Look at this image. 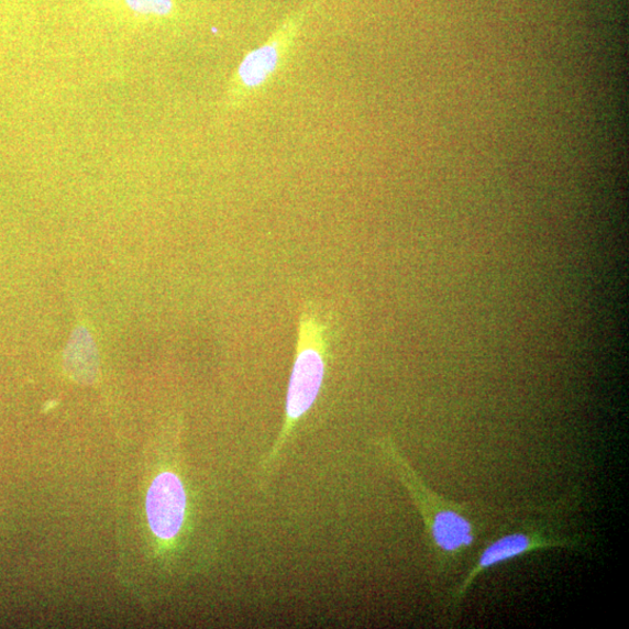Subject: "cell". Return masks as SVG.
Returning <instances> with one entry per match:
<instances>
[{
  "mask_svg": "<svg viewBox=\"0 0 629 629\" xmlns=\"http://www.w3.org/2000/svg\"><path fill=\"white\" fill-rule=\"evenodd\" d=\"M377 445L418 508L430 553L439 569L443 572L456 566L484 533L482 520L470 506L450 501L434 493L390 437H383Z\"/></svg>",
  "mask_w": 629,
  "mask_h": 629,
  "instance_id": "obj_1",
  "label": "cell"
},
{
  "mask_svg": "<svg viewBox=\"0 0 629 629\" xmlns=\"http://www.w3.org/2000/svg\"><path fill=\"white\" fill-rule=\"evenodd\" d=\"M329 327L313 302L300 313L298 342L287 389L282 430L260 467L261 482H266L278 464L295 429L317 404L327 376L330 357Z\"/></svg>",
  "mask_w": 629,
  "mask_h": 629,
  "instance_id": "obj_2",
  "label": "cell"
},
{
  "mask_svg": "<svg viewBox=\"0 0 629 629\" xmlns=\"http://www.w3.org/2000/svg\"><path fill=\"white\" fill-rule=\"evenodd\" d=\"M317 4L318 0H309L307 4L293 11L262 46L243 57L227 89L224 107L228 110L245 106L280 73L297 45L311 10Z\"/></svg>",
  "mask_w": 629,
  "mask_h": 629,
  "instance_id": "obj_3",
  "label": "cell"
},
{
  "mask_svg": "<svg viewBox=\"0 0 629 629\" xmlns=\"http://www.w3.org/2000/svg\"><path fill=\"white\" fill-rule=\"evenodd\" d=\"M583 541L578 536H569L550 523L532 522L525 525L514 532L505 533L488 542L478 554L461 583L451 594L450 607L457 608L466 597L468 589L478 577L506 562L517 560L542 549H580Z\"/></svg>",
  "mask_w": 629,
  "mask_h": 629,
  "instance_id": "obj_4",
  "label": "cell"
},
{
  "mask_svg": "<svg viewBox=\"0 0 629 629\" xmlns=\"http://www.w3.org/2000/svg\"><path fill=\"white\" fill-rule=\"evenodd\" d=\"M76 12L118 27H147L178 21L179 0H78Z\"/></svg>",
  "mask_w": 629,
  "mask_h": 629,
  "instance_id": "obj_5",
  "label": "cell"
},
{
  "mask_svg": "<svg viewBox=\"0 0 629 629\" xmlns=\"http://www.w3.org/2000/svg\"><path fill=\"white\" fill-rule=\"evenodd\" d=\"M147 517L152 532L164 541L179 536L186 520L187 495L180 478L173 472L157 476L147 495Z\"/></svg>",
  "mask_w": 629,
  "mask_h": 629,
  "instance_id": "obj_6",
  "label": "cell"
},
{
  "mask_svg": "<svg viewBox=\"0 0 629 629\" xmlns=\"http://www.w3.org/2000/svg\"><path fill=\"white\" fill-rule=\"evenodd\" d=\"M76 342H71L69 345V363L77 362L78 364L71 369H77V375L86 376L87 378L92 372L95 366V350L90 336L85 335V333H76Z\"/></svg>",
  "mask_w": 629,
  "mask_h": 629,
  "instance_id": "obj_7",
  "label": "cell"
},
{
  "mask_svg": "<svg viewBox=\"0 0 629 629\" xmlns=\"http://www.w3.org/2000/svg\"><path fill=\"white\" fill-rule=\"evenodd\" d=\"M15 2L16 0H0V4H2L7 9H10V7H12L13 3Z\"/></svg>",
  "mask_w": 629,
  "mask_h": 629,
  "instance_id": "obj_8",
  "label": "cell"
}]
</instances>
